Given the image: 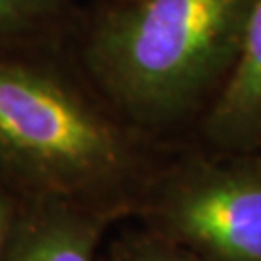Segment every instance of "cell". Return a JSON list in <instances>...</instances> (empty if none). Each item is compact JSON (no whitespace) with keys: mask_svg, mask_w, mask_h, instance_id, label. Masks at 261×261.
Returning <instances> with one entry per match:
<instances>
[{"mask_svg":"<svg viewBox=\"0 0 261 261\" xmlns=\"http://www.w3.org/2000/svg\"><path fill=\"white\" fill-rule=\"evenodd\" d=\"M255 0H122L95 18L84 62L136 122L161 124L224 84Z\"/></svg>","mask_w":261,"mask_h":261,"instance_id":"6da1fadb","label":"cell"},{"mask_svg":"<svg viewBox=\"0 0 261 261\" xmlns=\"http://www.w3.org/2000/svg\"><path fill=\"white\" fill-rule=\"evenodd\" d=\"M0 172L23 196L116 213L134 151L72 80L0 43Z\"/></svg>","mask_w":261,"mask_h":261,"instance_id":"7a4b0ae2","label":"cell"},{"mask_svg":"<svg viewBox=\"0 0 261 261\" xmlns=\"http://www.w3.org/2000/svg\"><path fill=\"white\" fill-rule=\"evenodd\" d=\"M161 226L207 261H261V167H196L163 192Z\"/></svg>","mask_w":261,"mask_h":261,"instance_id":"3957f363","label":"cell"},{"mask_svg":"<svg viewBox=\"0 0 261 261\" xmlns=\"http://www.w3.org/2000/svg\"><path fill=\"white\" fill-rule=\"evenodd\" d=\"M114 213L25 196L2 261H95Z\"/></svg>","mask_w":261,"mask_h":261,"instance_id":"277c9868","label":"cell"},{"mask_svg":"<svg viewBox=\"0 0 261 261\" xmlns=\"http://www.w3.org/2000/svg\"><path fill=\"white\" fill-rule=\"evenodd\" d=\"M211 140L236 149L261 145V0H255L240 53L207 118Z\"/></svg>","mask_w":261,"mask_h":261,"instance_id":"5b68a950","label":"cell"},{"mask_svg":"<svg viewBox=\"0 0 261 261\" xmlns=\"http://www.w3.org/2000/svg\"><path fill=\"white\" fill-rule=\"evenodd\" d=\"M66 0H0V43H14L45 25Z\"/></svg>","mask_w":261,"mask_h":261,"instance_id":"8992f818","label":"cell"},{"mask_svg":"<svg viewBox=\"0 0 261 261\" xmlns=\"http://www.w3.org/2000/svg\"><path fill=\"white\" fill-rule=\"evenodd\" d=\"M23 201L25 196L0 172V261L4 257L10 238L14 234Z\"/></svg>","mask_w":261,"mask_h":261,"instance_id":"52a82bcc","label":"cell"},{"mask_svg":"<svg viewBox=\"0 0 261 261\" xmlns=\"http://www.w3.org/2000/svg\"><path fill=\"white\" fill-rule=\"evenodd\" d=\"M114 261H199L194 255H188L178 250H168L167 246H149V244H134Z\"/></svg>","mask_w":261,"mask_h":261,"instance_id":"ba28073f","label":"cell"}]
</instances>
